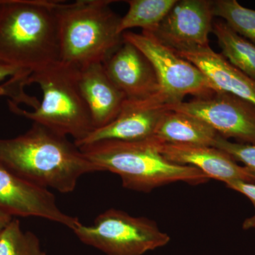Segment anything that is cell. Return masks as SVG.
<instances>
[{
    "label": "cell",
    "instance_id": "6da1fadb",
    "mask_svg": "<svg viewBox=\"0 0 255 255\" xmlns=\"http://www.w3.org/2000/svg\"><path fill=\"white\" fill-rule=\"evenodd\" d=\"M0 164L38 187L73 192L79 179L101 172L68 137L33 123L12 138L0 139Z\"/></svg>",
    "mask_w": 255,
    "mask_h": 255
},
{
    "label": "cell",
    "instance_id": "7a4b0ae2",
    "mask_svg": "<svg viewBox=\"0 0 255 255\" xmlns=\"http://www.w3.org/2000/svg\"><path fill=\"white\" fill-rule=\"evenodd\" d=\"M57 2L4 0L0 6V63L32 73L60 61Z\"/></svg>",
    "mask_w": 255,
    "mask_h": 255
},
{
    "label": "cell",
    "instance_id": "3957f363",
    "mask_svg": "<svg viewBox=\"0 0 255 255\" xmlns=\"http://www.w3.org/2000/svg\"><path fill=\"white\" fill-rule=\"evenodd\" d=\"M162 142L152 137L138 141L106 140L79 147L101 172L120 177L129 190L148 193L176 182L200 185L210 179L199 169L167 160Z\"/></svg>",
    "mask_w": 255,
    "mask_h": 255
},
{
    "label": "cell",
    "instance_id": "277c9868",
    "mask_svg": "<svg viewBox=\"0 0 255 255\" xmlns=\"http://www.w3.org/2000/svg\"><path fill=\"white\" fill-rule=\"evenodd\" d=\"M115 1L78 0L73 3L58 1L60 61L81 68L105 63L123 43L119 32L121 18L111 8Z\"/></svg>",
    "mask_w": 255,
    "mask_h": 255
},
{
    "label": "cell",
    "instance_id": "5b68a950",
    "mask_svg": "<svg viewBox=\"0 0 255 255\" xmlns=\"http://www.w3.org/2000/svg\"><path fill=\"white\" fill-rule=\"evenodd\" d=\"M78 70L58 61L32 73L27 85L36 84L41 89L39 105L28 112L9 100L10 110L56 133L73 137L74 142L81 141L95 128L79 87Z\"/></svg>",
    "mask_w": 255,
    "mask_h": 255
},
{
    "label": "cell",
    "instance_id": "8992f818",
    "mask_svg": "<svg viewBox=\"0 0 255 255\" xmlns=\"http://www.w3.org/2000/svg\"><path fill=\"white\" fill-rule=\"evenodd\" d=\"M73 232L82 243L107 255H144L170 241L152 220L116 209L98 215L91 225L80 223Z\"/></svg>",
    "mask_w": 255,
    "mask_h": 255
},
{
    "label": "cell",
    "instance_id": "52a82bcc",
    "mask_svg": "<svg viewBox=\"0 0 255 255\" xmlns=\"http://www.w3.org/2000/svg\"><path fill=\"white\" fill-rule=\"evenodd\" d=\"M124 41L132 43L152 64L161 91L170 105L184 102V97H204L219 92L194 64L184 59L152 33H123Z\"/></svg>",
    "mask_w": 255,
    "mask_h": 255
},
{
    "label": "cell",
    "instance_id": "ba28073f",
    "mask_svg": "<svg viewBox=\"0 0 255 255\" xmlns=\"http://www.w3.org/2000/svg\"><path fill=\"white\" fill-rule=\"evenodd\" d=\"M169 110L205 122L224 138L255 145V105L223 92L169 105Z\"/></svg>",
    "mask_w": 255,
    "mask_h": 255
},
{
    "label": "cell",
    "instance_id": "9c48e42d",
    "mask_svg": "<svg viewBox=\"0 0 255 255\" xmlns=\"http://www.w3.org/2000/svg\"><path fill=\"white\" fill-rule=\"evenodd\" d=\"M0 209L18 217H37L73 231L80 220L61 211L49 189L38 187L0 164Z\"/></svg>",
    "mask_w": 255,
    "mask_h": 255
},
{
    "label": "cell",
    "instance_id": "30bf717a",
    "mask_svg": "<svg viewBox=\"0 0 255 255\" xmlns=\"http://www.w3.org/2000/svg\"><path fill=\"white\" fill-rule=\"evenodd\" d=\"M214 15L211 0H179L152 33L174 51L209 46Z\"/></svg>",
    "mask_w": 255,
    "mask_h": 255
},
{
    "label": "cell",
    "instance_id": "8fae6325",
    "mask_svg": "<svg viewBox=\"0 0 255 255\" xmlns=\"http://www.w3.org/2000/svg\"><path fill=\"white\" fill-rule=\"evenodd\" d=\"M163 95L145 100H127L119 115L111 123L95 129L84 140L75 142L78 147L106 140L138 141L153 137L160 119L169 110Z\"/></svg>",
    "mask_w": 255,
    "mask_h": 255
},
{
    "label": "cell",
    "instance_id": "7c38bea8",
    "mask_svg": "<svg viewBox=\"0 0 255 255\" xmlns=\"http://www.w3.org/2000/svg\"><path fill=\"white\" fill-rule=\"evenodd\" d=\"M103 65L109 78L127 100H145L163 95L152 64L129 42L124 41Z\"/></svg>",
    "mask_w": 255,
    "mask_h": 255
},
{
    "label": "cell",
    "instance_id": "4fadbf2b",
    "mask_svg": "<svg viewBox=\"0 0 255 255\" xmlns=\"http://www.w3.org/2000/svg\"><path fill=\"white\" fill-rule=\"evenodd\" d=\"M161 152L169 162L199 169L210 179L225 184L235 181L255 184V177L224 151L213 146L162 143Z\"/></svg>",
    "mask_w": 255,
    "mask_h": 255
},
{
    "label": "cell",
    "instance_id": "5bb4252c",
    "mask_svg": "<svg viewBox=\"0 0 255 255\" xmlns=\"http://www.w3.org/2000/svg\"><path fill=\"white\" fill-rule=\"evenodd\" d=\"M78 69L79 87L91 114L94 128L105 127L119 115L127 98L109 78L103 64Z\"/></svg>",
    "mask_w": 255,
    "mask_h": 255
},
{
    "label": "cell",
    "instance_id": "9a60e30c",
    "mask_svg": "<svg viewBox=\"0 0 255 255\" xmlns=\"http://www.w3.org/2000/svg\"><path fill=\"white\" fill-rule=\"evenodd\" d=\"M176 52V51H175ZM199 69L217 91L231 94L255 105V81L210 46L177 51Z\"/></svg>",
    "mask_w": 255,
    "mask_h": 255
},
{
    "label": "cell",
    "instance_id": "2e32d148",
    "mask_svg": "<svg viewBox=\"0 0 255 255\" xmlns=\"http://www.w3.org/2000/svg\"><path fill=\"white\" fill-rule=\"evenodd\" d=\"M218 135L201 119L169 110L159 121L153 137L169 145L213 146Z\"/></svg>",
    "mask_w": 255,
    "mask_h": 255
},
{
    "label": "cell",
    "instance_id": "e0dca14e",
    "mask_svg": "<svg viewBox=\"0 0 255 255\" xmlns=\"http://www.w3.org/2000/svg\"><path fill=\"white\" fill-rule=\"evenodd\" d=\"M222 55L230 63L255 81V45L236 33L223 20L213 23Z\"/></svg>",
    "mask_w": 255,
    "mask_h": 255
},
{
    "label": "cell",
    "instance_id": "ac0fdd59",
    "mask_svg": "<svg viewBox=\"0 0 255 255\" xmlns=\"http://www.w3.org/2000/svg\"><path fill=\"white\" fill-rule=\"evenodd\" d=\"M177 0H128V10L121 18V34L130 28H140L142 32L153 33L172 9Z\"/></svg>",
    "mask_w": 255,
    "mask_h": 255
},
{
    "label": "cell",
    "instance_id": "d6986e66",
    "mask_svg": "<svg viewBox=\"0 0 255 255\" xmlns=\"http://www.w3.org/2000/svg\"><path fill=\"white\" fill-rule=\"evenodd\" d=\"M214 17L225 21L231 29L255 45V11L236 0L213 1Z\"/></svg>",
    "mask_w": 255,
    "mask_h": 255
},
{
    "label": "cell",
    "instance_id": "ffe728a7",
    "mask_svg": "<svg viewBox=\"0 0 255 255\" xmlns=\"http://www.w3.org/2000/svg\"><path fill=\"white\" fill-rule=\"evenodd\" d=\"M0 255H47L34 233L24 231L12 219L0 234Z\"/></svg>",
    "mask_w": 255,
    "mask_h": 255
},
{
    "label": "cell",
    "instance_id": "44dd1931",
    "mask_svg": "<svg viewBox=\"0 0 255 255\" xmlns=\"http://www.w3.org/2000/svg\"><path fill=\"white\" fill-rule=\"evenodd\" d=\"M213 147L224 151L238 162H241L255 177V145L232 142L218 135Z\"/></svg>",
    "mask_w": 255,
    "mask_h": 255
},
{
    "label": "cell",
    "instance_id": "7402d4cb",
    "mask_svg": "<svg viewBox=\"0 0 255 255\" xmlns=\"http://www.w3.org/2000/svg\"><path fill=\"white\" fill-rule=\"evenodd\" d=\"M228 189L246 196L254 206L255 213L251 217L245 220L243 223V229L245 231L255 230V184L253 183L235 181L226 184Z\"/></svg>",
    "mask_w": 255,
    "mask_h": 255
},
{
    "label": "cell",
    "instance_id": "603a6c76",
    "mask_svg": "<svg viewBox=\"0 0 255 255\" xmlns=\"http://www.w3.org/2000/svg\"><path fill=\"white\" fill-rule=\"evenodd\" d=\"M20 81L17 76L9 79L6 82L0 85V97L6 96L14 100L18 93Z\"/></svg>",
    "mask_w": 255,
    "mask_h": 255
},
{
    "label": "cell",
    "instance_id": "cb8c5ba5",
    "mask_svg": "<svg viewBox=\"0 0 255 255\" xmlns=\"http://www.w3.org/2000/svg\"><path fill=\"white\" fill-rule=\"evenodd\" d=\"M24 73H30V72L24 71L14 67L0 63V82Z\"/></svg>",
    "mask_w": 255,
    "mask_h": 255
},
{
    "label": "cell",
    "instance_id": "d4e9b609",
    "mask_svg": "<svg viewBox=\"0 0 255 255\" xmlns=\"http://www.w3.org/2000/svg\"><path fill=\"white\" fill-rule=\"evenodd\" d=\"M12 216L0 209V234L2 232L3 230L6 228V226L12 221Z\"/></svg>",
    "mask_w": 255,
    "mask_h": 255
},
{
    "label": "cell",
    "instance_id": "484cf974",
    "mask_svg": "<svg viewBox=\"0 0 255 255\" xmlns=\"http://www.w3.org/2000/svg\"><path fill=\"white\" fill-rule=\"evenodd\" d=\"M3 1H4V0H0V6L3 4Z\"/></svg>",
    "mask_w": 255,
    "mask_h": 255
}]
</instances>
